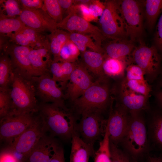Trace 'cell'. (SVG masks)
<instances>
[{
    "label": "cell",
    "mask_w": 162,
    "mask_h": 162,
    "mask_svg": "<svg viewBox=\"0 0 162 162\" xmlns=\"http://www.w3.org/2000/svg\"><path fill=\"white\" fill-rule=\"evenodd\" d=\"M50 162H65L64 151L61 146L53 155Z\"/></svg>",
    "instance_id": "ee69618b"
},
{
    "label": "cell",
    "mask_w": 162,
    "mask_h": 162,
    "mask_svg": "<svg viewBox=\"0 0 162 162\" xmlns=\"http://www.w3.org/2000/svg\"><path fill=\"white\" fill-rule=\"evenodd\" d=\"M122 84L129 89L148 98L151 88L145 80H128L125 79Z\"/></svg>",
    "instance_id": "d6a6232c"
},
{
    "label": "cell",
    "mask_w": 162,
    "mask_h": 162,
    "mask_svg": "<svg viewBox=\"0 0 162 162\" xmlns=\"http://www.w3.org/2000/svg\"><path fill=\"white\" fill-rule=\"evenodd\" d=\"M102 48L105 57L128 59L135 47L130 40L123 38L112 40Z\"/></svg>",
    "instance_id": "ffe728a7"
},
{
    "label": "cell",
    "mask_w": 162,
    "mask_h": 162,
    "mask_svg": "<svg viewBox=\"0 0 162 162\" xmlns=\"http://www.w3.org/2000/svg\"><path fill=\"white\" fill-rule=\"evenodd\" d=\"M76 5L77 14L85 20L89 22L98 20V19L95 18L91 14L88 5L85 4H76Z\"/></svg>",
    "instance_id": "ab89813d"
},
{
    "label": "cell",
    "mask_w": 162,
    "mask_h": 162,
    "mask_svg": "<svg viewBox=\"0 0 162 162\" xmlns=\"http://www.w3.org/2000/svg\"><path fill=\"white\" fill-rule=\"evenodd\" d=\"M149 131L155 147L162 151V110L157 111L149 124Z\"/></svg>",
    "instance_id": "484cf974"
},
{
    "label": "cell",
    "mask_w": 162,
    "mask_h": 162,
    "mask_svg": "<svg viewBox=\"0 0 162 162\" xmlns=\"http://www.w3.org/2000/svg\"><path fill=\"white\" fill-rule=\"evenodd\" d=\"M52 56L49 46L31 48L29 56L36 76L50 73V66L53 61Z\"/></svg>",
    "instance_id": "ac0fdd59"
},
{
    "label": "cell",
    "mask_w": 162,
    "mask_h": 162,
    "mask_svg": "<svg viewBox=\"0 0 162 162\" xmlns=\"http://www.w3.org/2000/svg\"><path fill=\"white\" fill-rule=\"evenodd\" d=\"M10 37L19 45L31 48V43L27 36L20 31L9 34Z\"/></svg>",
    "instance_id": "60d3db41"
},
{
    "label": "cell",
    "mask_w": 162,
    "mask_h": 162,
    "mask_svg": "<svg viewBox=\"0 0 162 162\" xmlns=\"http://www.w3.org/2000/svg\"><path fill=\"white\" fill-rule=\"evenodd\" d=\"M110 149L111 162H125L126 153L122 152L110 141Z\"/></svg>",
    "instance_id": "74e56055"
},
{
    "label": "cell",
    "mask_w": 162,
    "mask_h": 162,
    "mask_svg": "<svg viewBox=\"0 0 162 162\" xmlns=\"http://www.w3.org/2000/svg\"></svg>",
    "instance_id": "816d5d0a"
},
{
    "label": "cell",
    "mask_w": 162,
    "mask_h": 162,
    "mask_svg": "<svg viewBox=\"0 0 162 162\" xmlns=\"http://www.w3.org/2000/svg\"><path fill=\"white\" fill-rule=\"evenodd\" d=\"M34 114L8 115L0 118L1 141L10 145L33 123L36 116Z\"/></svg>",
    "instance_id": "9c48e42d"
},
{
    "label": "cell",
    "mask_w": 162,
    "mask_h": 162,
    "mask_svg": "<svg viewBox=\"0 0 162 162\" xmlns=\"http://www.w3.org/2000/svg\"><path fill=\"white\" fill-rule=\"evenodd\" d=\"M126 78L128 80H145V74L139 66L136 64L130 63L128 64L126 69Z\"/></svg>",
    "instance_id": "d590c367"
},
{
    "label": "cell",
    "mask_w": 162,
    "mask_h": 162,
    "mask_svg": "<svg viewBox=\"0 0 162 162\" xmlns=\"http://www.w3.org/2000/svg\"><path fill=\"white\" fill-rule=\"evenodd\" d=\"M10 105L11 100L8 90L0 91V118L8 114Z\"/></svg>",
    "instance_id": "8d00e7d4"
},
{
    "label": "cell",
    "mask_w": 162,
    "mask_h": 162,
    "mask_svg": "<svg viewBox=\"0 0 162 162\" xmlns=\"http://www.w3.org/2000/svg\"><path fill=\"white\" fill-rule=\"evenodd\" d=\"M130 114L126 132L121 142L134 159L143 154L147 145V130L139 112Z\"/></svg>",
    "instance_id": "277c9868"
},
{
    "label": "cell",
    "mask_w": 162,
    "mask_h": 162,
    "mask_svg": "<svg viewBox=\"0 0 162 162\" xmlns=\"http://www.w3.org/2000/svg\"><path fill=\"white\" fill-rule=\"evenodd\" d=\"M57 25L58 28L66 30L69 33H76L90 36L100 47H102V43L106 39L100 28L75 13H69Z\"/></svg>",
    "instance_id": "8fae6325"
},
{
    "label": "cell",
    "mask_w": 162,
    "mask_h": 162,
    "mask_svg": "<svg viewBox=\"0 0 162 162\" xmlns=\"http://www.w3.org/2000/svg\"><path fill=\"white\" fill-rule=\"evenodd\" d=\"M68 81L66 86L65 97L72 102L82 96L94 82L88 70L82 63L77 64Z\"/></svg>",
    "instance_id": "5bb4252c"
},
{
    "label": "cell",
    "mask_w": 162,
    "mask_h": 162,
    "mask_svg": "<svg viewBox=\"0 0 162 162\" xmlns=\"http://www.w3.org/2000/svg\"><path fill=\"white\" fill-rule=\"evenodd\" d=\"M130 64V59H116L105 57L103 65L104 75L117 77L123 76L127 66Z\"/></svg>",
    "instance_id": "cb8c5ba5"
},
{
    "label": "cell",
    "mask_w": 162,
    "mask_h": 162,
    "mask_svg": "<svg viewBox=\"0 0 162 162\" xmlns=\"http://www.w3.org/2000/svg\"><path fill=\"white\" fill-rule=\"evenodd\" d=\"M31 49L28 47L13 44L6 52L10 58L13 70L29 80L36 76L29 59Z\"/></svg>",
    "instance_id": "2e32d148"
},
{
    "label": "cell",
    "mask_w": 162,
    "mask_h": 162,
    "mask_svg": "<svg viewBox=\"0 0 162 162\" xmlns=\"http://www.w3.org/2000/svg\"><path fill=\"white\" fill-rule=\"evenodd\" d=\"M80 51L70 40L68 41L62 47L58 61L76 62L80 55Z\"/></svg>",
    "instance_id": "1f68e13d"
},
{
    "label": "cell",
    "mask_w": 162,
    "mask_h": 162,
    "mask_svg": "<svg viewBox=\"0 0 162 162\" xmlns=\"http://www.w3.org/2000/svg\"><path fill=\"white\" fill-rule=\"evenodd\" d=\"M71 140L70 162H88L90 158L93 157L95 151L85 143L76 134Z\"/></svg>",
    "instance_id": "44dd1931"
},
{
    "label": "cell",
    "mask_w": 162,
    "mask_h": 162,
    "mask_svg": "<svg viewBox=\"0 0 162 162\" xmlns=\"http://www.w3.org/2000/svg\"><path fill=\"white\" fill-rule=\"evenodd\" d=\"M130 57L133 62L143 71L150 81L154 80L161 72V57L155 47H149L141 40Z\"/></svg>",
    "instance_id": "8992f818"
},
{
    "label": "cell",
    "mask_w": 162,
    "mask_h": 162,
    "mask_svg": "<svg viewBox=\"0 0 162 162\" xmlns=\"http://www.w3.org/2000/svg\"><path fill=\"white\" fill-rule=\"evenodd\" d=\"M77 123L76 134L85 143L94 149L95 143L104 137L106 130L107 120L99 113L91 112L81 115Z\"/></svg>",
    "instance_id": "52a82bcc"
},
{
    "label": "cell",
    "mask_w": 162,
    "mask_h": 162,
    "mask_svg": "<svg viewBox=\"0 0 162 162\" xmlns=\"http://www.w3.org/2000/svg\"><path fill=\"white\" fill-rule=\"evenodd\" d=\"M105 78H99L80 97L73 102V108L78 114H101L107 107L110 90Z\"/></svg>",
    "instance_id": "3957f363"
},
{
    "label": "cell",
    "mask_w": 162,
    "mask_h": 162,
    "mask_svg": "<svg viewBox=\"0 0 162 162\" xmlns=\"http://www.w3.org/2000/svg\"><path fill=\"white\" fill-rule=\"evenodd\" d=\"M148 162H162V160L159 157L149 156Z\"/></svg>",
    "instance_id": "7dc6e473"
},
{
    "label": "cell",
    "mask_w": 162,
    "mask_h": 162,
    "mask_svg": "<svg viewBox=\"0 0 162 162\" xmlns=\"http://www.w3.org/2000/svg\"><path fill=\"white\" fill-rule=\"evenodd\" d=\"M144 4L146 24L148 27L151 29L162 11V0H147Z\"/></svg>",
    "instance_id": "f1b7e54d"
},
{
    "label": "cell",
    "mask_w": 162,
    "mask_h": 162,
    "mask_svg": "<svg viewBox=\"0 0 162 162\" xmlns=\"http://www.w3.org/2000/svg\"><path fill=\"white\" fill-rule=\"evenodd\" d=\"M159 158H160L162 160V156H161L160 157H159Z\"/></svg>",
    "instance_id": "f907efd6"
},
{
    "label": "cell",
    "mask_w": 162,
    "mask_h": 162,
    "mask_svg": "<svg viewBox=\"0 0 162 162\" xmlns=\"http://www.w3.org/2000/svg\"><path fill=\"white\" fill-rule=\"evenodd\" d=\"M61 146L53 137L44 135L30 152L27 162H50Z\"/></svg>",
    "instance_id": "e0dca14e"
},
{
    "label": "cell",
    "mask_w": 162,
    "mask_h": 162,
    "mask_svg": "<svg viewBox=\"0 0 162 162\" xmlns=\"http://www.w3.org/2000/svg\"><path fill=\"white\" fill-rule=\"evenodd\" d=\"M69 35L70 40L74 43L81 53L88 48L92 51L103 54L102 47L98 45L90 36L76 33L69 32Z\"/></svg>",
    "instance_id": "83f0119b"
},
{
    "label": "cell",
    "mask_w": 162,
    "mask_h": 162,
    "mask_svg": "<svg viewBox=\"0 0 162 162\" xmlns=\"http://www.w3.org/2000/svg\"><path fill=\"white\" fill-rule=\"evenodd\" d=\"M154 41L158 48L162 52V14L157 26Z\"/></svg>",
    "instance_id": "b9f144b4"
},
{
    "label": "cell",
    "mask_w": 162,
    "mask_h": 162,
    "mask_svg": "<svg viewBox=\"0 0 162 162\" xmlns=\"http://www.w3.org/2000/svg\"><path fill=\"white\" fill-rule=\"evenodd\" d=\"M94 162H111L110 140L107 126L105 134L99 143L98 148L94 153Z\"/></svg>",
    "instance_id": "f546056e"
},
{
    "label": "cell",
    "mask_w": 162,
    "mask_h": 162,
    "mask_svg": "<svg viewBox=\"0 0 162 162\" xmlns=\"http://www.w3.org/2000/svg\"><path fill=\"white\" fill-rule=\"evenodd\" d=\"M155 96L158 106L162 110V90L158 91L156 93Z\"/></svg>",
    "instance_id": "bcb514c9"
},
{
    "label": "cell",
    "mask_w": 162,
    "mask_h": 162,
    "mask_svg": "<svg viewBox=\"0 0 162 162\" xmlns=\"http://www.w3.org/2000/svg\"><path fill=\"white\" fill-rule=\"evenodd\" d=\"M130 114L124 108L117 104L111 109L107 120L110 140L116 145L121 142L127 130Z\"/></svg>",
    "instance_id": "4fadbf2b"
},
{
    "label": "cell",
    "mask_w": 162,
    "mask_h": 162,
    "mask_svg": "<svg viewBox=\"0 0 162 162\" xmlns=\"http://www.w3.org/2000/svg\"><path fill=\"white\" fill-rule=\"evenodd\" d=\"M13 71L8 89L11 105L8 115L37 113L39 105L32 82L17 72Z\"/></svg>",
    "instance_id": "7a4b0ae2"
},
{
    "label": "cell",
    "mask_w": 162,
    "mask_h": 162,
    "mask_svg": "<svg viewBox=\"0 0 162 162\" xmlns=\"http://www.w3.org/2000/svg\"><path fill=\"white\" fill-rule=\"evenodd\" d=\"M18 17L26 26L39 32L48 31L51 33L58 28L57 23L42 8H23Z\"/></svg>",
    "instance_id": "9a60e30c"
},
{
    "label": "cell",
    "mask_w": 162,
    "mask_h": 162,
    "mask_svg": "<svg viewBox=\"0 0 162 162\" xmlns=\"http://www.w3.org/2000/svg\"><path fill=\"white\" fill-rule=\"evenodd\" d=\"M3 6V10L6 14L5 16L8 18L14 17L20 15L22 9L20 8L19 1L15 0H7L0 1Z\"/></svg>",
    "instance_id": "e575fe53"
},
{
    "label": "cell",
    "mask_w": 162,
    "mask_h": 162,
    "mask_svg": "<svg viewBox=\"0 0 162 162\" xmlns=\"http://www.w3.org/2000/svg\"><path fill=\"white\" fill-rule=\"evenodd\" d=\"M30 80L34 86L36 97L42 100V103H64L65 95L50 73L33 76Z\"/></svg>",
    "instance_id": "7c38bea8"
},
{
    "label": "cell",
    "mask_w": 162,
    "mask_h": 162,
    "mask_svg": "<svg viewBox=\"0 0 162 162\" xmlns=\"http://www.w3.org/2000/svg\"><path fill=\"white\" fill-rule=\"evenodd\" d=\"M37 112L46 134L48 132L52 137L71 140L76 134V119L64 103H42Z\"/></svg>",
    "instance_id": "6da1fadb"
},
{
    "label": "cell",
    "mask_w": 162,
    "mask_h": 162,
    "mask_svg": "<svg viewBox=\"0 0 162 162\" xmlns=\"http://www.w3.org/2000/svg\"><path fill=\"white\" fill-rule=\"evenodd\" d=\"M120 10L124 21L127 36L134 42L143 31V3L134 0L118 1Z\"/></svg>",
    "instance_id": "ba28073f"
},
{
    "label": "cell",
    "mask_w": 162,
    "mask_h": 162,
    "mask_svg": "<svg viewBox=\"0 0 162 162\" xmlns=\"http://www.w3.org/2000/svg\"><path fill=\"white\" fill-rule=\"evenodd\" d=\"M82 54L83 63L87 69L99 77L104 78L103 65L105 56L103 53L86 50Z\"/></svg>",
    "instance_id": "7402d4cb"
},
{
    "label": "cell",
    "mask_w": 162,
    "mask_h": 162,
    "mask_svg": "<svg viewBox=\"0 0 162 162\" xmlns=\"http://www.w3.org/2000/svg\"><path fill=\"white\" fill-rule=\"evenodd\" d=\"M88 7L91 14L97 19L101 16L105 8L104 3L98 0H92Z\"/></svg>",
    "instance_id": "f35d334b"
},
{
    "label": "cell",
    "mask_w": 162,
    "mask_h": 162,
    "mask_svg": "<svg viewBox=\"0 0 162 162\" xmlns=\"http://www.w3.org/2000/svg\"><path fill=\"white\" fill-rule=\"evenodd\" d=\"M50 49L53 60L58 61L59 53L62 46L69 40V33L59 28L48 36Z\"/></svg>",
    "instance_id": "d4e9b609"
},
{
    "label": "cell",
    "mask_w": 162,
    "mask_h": 162,
    "mask_svg": "<svg viewBox=\"0 0 162 162\" xmlns=\"http://www.w3.org/2000/svg\"><path fill=\"white\" fill-rule=\"evenodd\" d=\"M120 90V103L118 104L130 113L139 112L146 108L148 97L134 92L122 84Z\"/></svg>",
    "instance_id": "d6986e66"
},
{
    "label": "cell",
    "mask_w": 162,
    "mask_h": 162,
    "mask_svg": "<svg viewBox=\"0 0 162 162\" xmlns=\"http://www.w3.org/2000/svg\"><path fill=\"white\" fill-rule=\"evenodd\" d=\"M23 8L30 9H42L43 5V0H19Z\"/></svg>",
    "instance_id": "7bdbcfd3"
},
{
    "label": "cell",
    "mask_w": 162,
    "mask_h": 162,
    "mask_svg": "<svg viewBox=\"0 0 162 162\" xmlns=\"http://www.w3.org/2000/svg\"><path fill=\"white\" fill-rule=\"evenodd\" d=\"M98 20L100 29L106 38H125L128 36L125 24L121 14L118 1L107 0Z\"/></svg>",
    "instance_id": "5b68a950"
},
{
    "label": "cell",
    "mask_w": 162,
    "mask_h": 162,
    "mask_svg": "<svg viewBox=\"0 0 162 162\" xmlns=\"http://www.w3.org/2000/svg\"><path fill=\"white\" fill-rule=\"evenodd\" d=\"M13 73L10 58L5 53L0 57V91L8 90Z\"/></svg>",
    "instance_id": "4316f807"
},
{
    "label": "cell",
    "mask_w": 162,
    "mask_h": 162,
    "mask_svg": "<svg viewBox=\"0 0 162 162\" xmlns=\"http://www.w3.org/2000/svg\"><path fill=\"white\" fill-rule=\"evenodd\" d=\"M77 64L76 62H70L53 60L50 66V73L52 78L60 83L64 87Z\"/></svg>",
    "instance_id": "603a6c76"
},
{
    "label": "cell",
    "mask_w": 162,
    "mask_h": 162,
    "mask_svg": "<svg viewBox=\"0 0 162 162\" xmlns=\"http://www.w3.org/2000/svg\"><path fill=\"white\" fill-rule=\"evenodd\" d=\"M42 9L57 23L63 20V10L58 0H43Z\"/></svg>",
    "instance_id": "836d02e7"
},
{
    "label": "cell",
    "mask_w": 162,
    "mask_h": 162,
    "mask_svg": "<svg viewBox=\"0 0 162 162\" xmlns=\"http://www.w3.org/2000/svg\"><path fill=\"white\" fill-rule=\"evenodd\" d=\"M125 162H136V161L135 160V159L133 158L132 159L130 158L129 156V155L126 154L125 159Z\"/></svg>",
    "instance_id": "c3c4849f"
},
{
    "label": "cell",
    "mask_w": 162,
    "mask_h": 162,
    "mask_svg": "<svg viewBox=\"0 0 162 162\" xmlns=\"http://www.w3.org/2000/svg\"><path fill=\"white\" fill-rule=\"evenodd\" d=\"M45 134L42 124L38 115L31 125L5 149L13 153L22 155L27 160L31 150Z\"/></svg>",
    "instance_id": "30bf717a"
},
{
    "label": "cell",
    "mask_w": 162,
    "mask_h": 162,
    "mask_svg": "<svg viewBox=\"0 0 162 162\" xmlns=\"http://www.w3.org/2000/svg\"><path fill=\"white\" fill-rule=\"evenodd\" d=\"M19 18L0 17V32L1 34H9L19 32L26 27Z\"/></svg>",
    "instance_id": "4dcf8cb0"
},
{
    "label": "cell",
    "mask_w": 162,
    "mask_h": 162,
    "mask_svg": "<svg viewBox=\"0 0 162 162\" xmlns=\"http://www.w3.org/2000/svg\"><path fill=\"white\" fill-rule=\"evenodd\" d=\"M159 86L160 87H162V79L159 82Z\"/></svg>",
    "instance_id": "681fc988"
},
{
    "label": "cell",
    "mask_w": 162,
    "mask_h": 162,
    "mask_svg": "<svg viewBox=\"0 0 162 162\" xmlns=\"http://www.w3.org/2000/svg\"><path fill=\"white\" fill-rule=\"evenodd\" d=\"M58 1L63 11L64 10L67 12L74 4L73 0H58Z\"/></svg>",
    "instance_id": "f6af8a7d"
}]
</instances>
